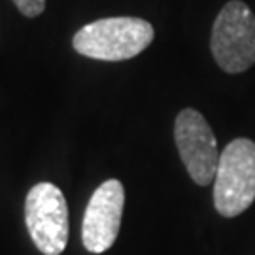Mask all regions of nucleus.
<instances>
[{
  "label": "nucleus",
  "mask_w": 255,
  "mask_h": 255,
  "mask_svg": "<svg viewBox=\"0 0 255 255\" xmlns=\"http://www.w3.org/2000/svg\"><path fill=\"white\" fill-rule=\"evenodd\" d=\"M13 4L25 17H38L46 9V0H13Z\"/></svg>",
  "instance_id": "obj_7"
},
{
  "label": "nucleus",
  "mask_w": 255,
  "mask_h": 255,
  "mask_svg": "<svg viewBox=\"0 0 255 255\" xmlns=\"http://www.w3.org/2000/svg\"><path fill=\"white\" fill-rule=\"evenodd\" d=\"M255 201V142L237 138L219 155L214 204L223 218H237Z\"/></svg>",
  "instance_id": "obj_2"
},
{
  "label": "nucleus",
  "mask_w": 255,
  "mask_h": 255,
  "mask_svg": "<svg viewBox=\"0 0 255 255\" xmlns=\"http://www.w3.org/2000/svg\"><path fill=\"white\" fill-rule=\"evenodd\" d=\"M153 36L155 30L146 19L106 17L80 28L72 46L83 57L116 63L140 55L153 42Z\"/></svg>",
  "instance_id": "obj_1"
},
{
  "label": "nucleus",
  "mask_w": 255,
  "mask_h": 255,
  "mask_svg": "<svg viewBox=\"0 0 255 255\" xmlns=\"http://www.w3.org/2000/svg\"><path fill=\"white\" fill-rule=\"evenodd\" d=\"M125 189L119 180H106L89 199L83 214L82 242L87 252L104 254L114 246L121 227Z\"/></svg>",
  "instance_id": "obj_6"
},
{
  "label": "nucleus",
  "mask_w": 255,
  "mask_h": 255,
  "mask_svg": "<svg viewBox=\"0 0 255 255\" xmlns=\"http://www.w3.org/2000/svg\"><path fill=\"white\" fill-rule=\"evenodd\" d=\"M174 140L193 182L197 185L214 182L219 164L218 140L202 114L193 108L182 110L174 123Z\"/></svg>",
  "instance_id": "obj_5"
},
{
  "label": "nucleus",
  "mask_w": 255,
  "mask_h": 255,
  "mask_svg": "<svg viewBox=\"0 0 255 255\" xmlns=\"http://www.w3.org/2000/svg\"><path fill=\"white\" fill-rule=\"evenodd\" d=\"M210 47L219 68L246 72L255 64V15L240 0L227 2L212 27Z\"/></svg>",
  "instance_id": "obj_3"
},
{
  "label": "nucleus",
  "mask_w": 255,
  "mask_h": 255,
  "mask_svg": "<svg viewBox=\"0 0 255 255\" xmlns=\"http://www.w3.org/2000/svg\"><path fill=\"white\" fill-rule=\"evenodd\" d=\"M25 223L44 255H61L68 242V206L63 191L49 182L36 183L25 201Z\"/></svg>",
  "instance_id": "obj_4"
}]
</instances>
